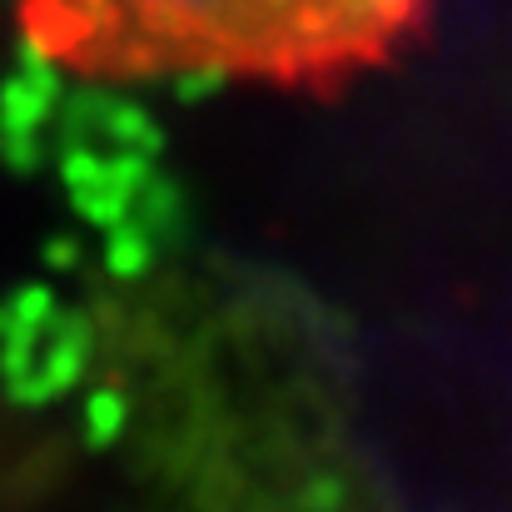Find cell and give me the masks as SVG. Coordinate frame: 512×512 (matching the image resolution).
Wrapping results in <instances>:
<instances>
[{
	"label": "cell",
	"instance_id": "1",
	"mask_svg": "<svg viewBox=\"0 0 512 512\" xmlns=\"http://www.w3.org/2000/svg\"><path fill=\"white\" fill-rule=\"evenodd\" d=\"M433 0H20L25 45L85 80L339 90L418 40Z\"/></svg>",
	"mask_w": 512,
	"mask_h": 512
}]
</instances>
